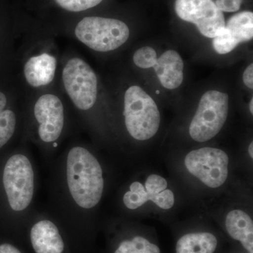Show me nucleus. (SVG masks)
Instances as JSON below:
<instances>
[{
    "label": "nucleus",
    "instance_id": "nucleus-5",
    "mask_svg": "<svg viewBox=\"0 0 253 253\" xmlns=\"http://www.w3.org/2000/svg\"><path fill=\"white\" fill-rule=\"evenodd\" d=\"M2 180L11 209L16 212L26 210L35 189L34 171L29 159L22 154L11 156L5 165Z\"/></svg>",
    "mask_w": 253,
    "mask_h": 253
},
{
    "label": "nucleus",
    "instance_id": "nucleus-14",
    "mask_svg": "<svg viewBox=\"0 0 253 253\" xmlns=\"http://www.w3.org/2000/svg\"><path fill=\"white\" fill-rule=\"evenodd\" d=\"M56 68V59L44 53L28 60L24 67L25 78L33 87L46 85L54 80Z\"/></svg>",
    "mask_w": 253,
    "mask_h": 253
},
{
    "label": "nucleus",
    "instance_id": "nucleus-11",
    "mask_svg": "<svg viewBox=\"0 0 253 253\" xmlns=\"http://www.w3.org/2000/svg\"><path fill=\"white\" fill-rule=\"evenodd\" d=\"M253 38V12L242 11L231 16L224 29L213 38V48L218 54H228L241 43L251 41Z\"/></svg>",
    "mask_w": 253,
    "mask_h": 253
},
{
    "label": "nucleus",
    "instance_id": "nucleus-22",
    "mask_svg": "<svg viewBox=\"0 0 253 253\" xmlns=\"http://www.w3.org/2000/svg\"><path fill=\"white\" fill-rule=\"evenodd\" d=\"M243 0H216L215 4L218 7L231 8L240 4Z\"/></svg>",
    "mask_w": 253,
    "mask_h": 253
},
{
    "label": "nucleus",
    "instance_id": "nucleus-18",
    "mask_svg": "<svg viewBox=\"0 0 253 253\" xmlns=\"http://www.w3.org/2000/svg\"><path fill=\"white\" fill-rule=\"evenodd\" d=\"M115 253H161L156 245L151 244L141 236L126 240L119 245Z\"/></svg>",
    "mask_w": 253,
    "mask_h": 253
},
{
    "label": "nucleus",
    "instance_id": "nucleus-17",
    "mask_svg": "<svg viewBox=\"0 0 253 253\" xmlns=\"http://www.w3.org/2000/svg\"><path fill=\"white\" fill-rule=\"evenodd\" d=\"M6 105V96L0 92V149L12 137L16 129V116L11 110L5 109Z\"/></svg>",
    "mask_w": 253,
    "mask_h": 253
},
{
    "label": "nucleus",
    "instance_id": "nucleus-10",
    "mask_svg": "<svg viewBox=\"0 0 253 253\" xmlns=\"http://www.w3.org/2000/svg\"><path fill=\"white\" fill-rule=\"evenodd\" d=\"M35 116L39 123L38 134L41 140L53 142L59 139L62 132L64 113L62 102L53 94H44L37 101Z\"/></svg>",
    "mask_w": 253,
    "mask_h": 253
},
{
    "label": "nucleus",
    "instance_id": "nucleus-19",
    "mask_svg": "<svg viewBox=\"0 0 253 253\" xmlns=\"http://www.w3.org/2000/svg\"><path fill=\"white\" fill-rule=\"evenodd\" d=\"M156 50L151 46H144L136 50L133 56V61L137 67L147 69L154 68L157 63Z\"/></svg>",
    "mask_w": 253,
    "mask_h": 253
},
{
    "label": "nucleus",
    "instance_id": "nucleus-20",
    "mask_svg": "<svg viewBox=\"0 0 253 253\" xmlns=\"http://www.w3.org/2000/svg\"><path fill=\"white\" fill-rule=\"evenodd\" d=\"M103 0H56V3L63 9L73 12L84 11L94 7Z\"/></svg>",
    "mask_w": 253,
    "mask_h": 253
},
{
    "label": "nucleus",
    "instance_id": "nucleus-9",
    "mask_svg": "<svg viewBox=\"0 0 253 253\" xmlns=\"http://www.w3.org/2000/svg\"><path fill=\"white\" fill-rule=\"evenodd\" d=\"M168 183L162 176L151 174L146 179L145 187L139 181L131 184L129 191L126 193L123 202L126 208L135 210L147 201H151L163 210L172 208L174 203L172 191L166 189Z\"/></svg>",
    "mask_w": 253,
    "mask_h": 253
},
{
    "label": "nucleus",
    "instance_id": "nucleus-21",
    "mask_svg": "<svg viewBox=\"0 0 253 253\" xmlns=\"http://www.w3.org/2000/svg\"><path fill=\"white\" fill-rule=\"evenodd\" d=\"M243 81L246 86L250 89H253V64L251 63L245 70L244 75H243Z\"/></svg>",
    "mask_w": 253,
    "mask_h": 253
},
{
    "label": "nucleus",
    "instance_id": "nucleus-6",
    "mask_svg": "<svg viewBox=\"0 0 253 253\" xmlns=\"http://www.w3.org/2000/svg\"><path fill=\"white\" fill-rule=\"evenodd\" d=\"M65 89L78 109L86 111L97 97V78L90 66L79 58H73L63 71Z\"/></svg>",
    "mask_w": 253,
    "mask_h": 253
},
{
    "label": "nucleus",
    "instance_id": "nucleus-24",
    "mask_svg": "<svg viewBox=\"0 0 253 253\" xmlns=\"http://www.w3.org/2000/svg\"><path fill=\"white\" fill-rule=\"evenodd\" d=\"M249 152L250 156H251V158L253 157V142H251V144H250L249 148Z\"/></svg>",
    "mask_w": 253,
    "mask_h": 253
},
{
    "label": "nucleus",
    "instance_id": "nucleus-15",
    "mask_svg": "<svg viewBox=\"0 0 253 253\" xmlns=\"http://www.w3.org/2000/svg\"><path fill=\"white\" fill-rule=\"evenodd\" d=\"M226 229L231 238L240 241L249 253H253V222L247 213L240 210L231 211L226 215Z\"/></svg>",
    "mask_w": 253,
    "mask_h": 253
},
{
    "label": "nucleus",
    "instance_id": "nucleus-7",
    "mask_svg": "<svg viewBox=\"0 0 253 253\" xmlns=\"http://www.w3.org/2000/svg\"><path fill=\"white\" fill-rule=\"evenodd\" d=\"M184 163L188 171L208 187H219L227 179L229 157L222 150H194L187 154Z\"/></svg>",
    "mask_w": 253,
    "mask_h": 253
},
{
    "label": "nucleus",
    "instance_id": "nucleus-12",
    "mask_svg": "<svg viewBox=\"0 0 253 253\" xmlns=\"http://www.w3.org/2000/svg\"><path fill=\"white\" fill-rule=\"evenodd\" d=\"M31 241L36 253H62L64 243L57 226L52 221L43 219L32 227Z\"/></svg>",
    "mask_w": 253,
    "mask_h": 253
},
{
    "label": "nucleus",
    "instance_id": "nucleus-16",
    "mask_svg": "<svg viewBox=\"0 0 253 253\" xmlns=\"http://www.w3.org/2000/svg\"><path fill=\"white\" fill-rule=\"evenodd\" d=\"M217 240L211 233H192L183 236L176 244V253H214Z\"/></svg>",
    "mask_w": 253,
    "mask_h": 253
},
{
    "label": "nucleus",
    "instance_id": "nucleus-2",
    "mask_svg": "<svg viewBox=\"0 0 253 253\" xmlns=\"http://www.w3.org/2000/svg\"><path fill=\"white\" fill-rule=\"evenodd\" d=\"M125 122L136 140H147L157 133L161 116L154 100L139 86L126 89L124 101Z\"/></svg>",
    "mask_w": 253,
    "mask_h": 253
},
{
    "label": "nucleus",
    "instance_id": "nucleus-25",
    "mask_svg": "<svg viewBox=\"0 0 253 253\" xmlns=\"http://www.w3.org/2000/svg\"><path fill=\"white\" fill-rule=\"evenodd\" d=\"M250 111H251V113H253V99L251 100V103H250Z\"/></svg>",
    "mask_w": 253,
    "mask_h": 253
},
{
    "label": "nucleus",
    "instance_id": "nucleus-13",
    "mask_svg": "<svg viewBox=\"0 0 253 253\" xmlns=\"http://www.w3.org/2000/svg\"><path fill=\"white\" fill-rule=\"evenodd\" d=\"M158 80L168 89L179 87L184 80V62L174 50H168L159 58L154 67Z\"/></svg>",
    "mask_w": 253,
    "mask_h": 253
},
{
    "label": "nucleus",
    "instance_id": "nucleus-4",
    "mask_svg": "<svg viewBox=\"0 0 253 253\" xmlns=\"http://www.w3.org/2000/svg\"><path fill=\"white\" fill-rule=\"evenodd\" d=\"M228 111V94L219 91H208L201 97L199 107L190 125V136L198 142L211 140L224 126Z\"/></svg>",
    "mask_w": 253,
    "mask_h": 253
},
{
    "label": "nucleus",
    "instance_id": "nucleus-8",
    "mask_svg": "<svg viewBox=\"0 0 253 253\" xmlns=\"http://www.w3.org/2000/svg\"><path fill=\"white\" fill-rule=\"evenodd\" d=\"M175 11L181 19L196 25L206 38L213 39L225 26L224 14L212 0H176Z\"/></svg>",
    "mask_w": 253,
    "mask_h": 253
},
{
    "label": "nucleus",
    "instance_id": "nucleus-23",
    "mask_svg": "<svg viewBox=\"0 0 253 253\" xmlns=\"http://www.w3.org/2000/svg\"><path fill=\"white\" fill-rule=\"evenodd\" d=\"M0 253H21L17 248L9 244L0 245Z\"/></svg>",
    "mask_w": 253,
    "mask_h": 253
},
{
    "label": "nucleus",
    "instance_id": "nucleus-3",
    "mask_svg": "<svg viewBox=\"0 0 253 253\" xmlns=\"http://www.w3.org/2000/svg\"><path fill=\"white\" fill-rule=\"evenodd\" d=\"M81 42L95 51L106 52L122 46L129 37L127 26L117 19L89 16L81 20L75 30Z\"/></svg>",
    "mask_w": 253,
    "mask_h": 253
},
{
    "label": "nucleus",
    "instance_id": "nucleus-1",
    "mask_svg": "<svg viewBox=\"0 0 253 253\" xmlns=\"http://www.w3.org/2000/svg\"><path fill=\"white\" fill-rule=\"evenodd\" d=\"M68 189L76 204L84 209L95 207L102 197V168L94 155L81 146L70 150L66 160Z\"/></svg>",
    "mask_w": 253,
    "mask_h": 253
}]
</instances>
